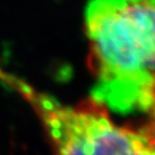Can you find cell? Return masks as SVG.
I'll return each mask as SVG.
<instances>
[{
  "instance_id": "6da1fadb",
  "label": "cell",
  "mask_w": 155,
  "mask_h": 155,
  "mask_svg": "<svg viewBox=\"0 0 155 155\" xmlns=\"http://www.w3.org/2000/svg\"><path fill=\"white\" fill-rule=\"evenodd\" d=\"M84 26L91 98L108 111L148 113L155 100V0H91Z\"/></svg>"
},
{
  "instance_id": "7a4b0ae2",
  "label": "cell",
  "mask_w": 155,
  "mask_h": 155,
  "mask_svg": "<svg viewBox=\"0 0 155 155\" xmlns=\"http://www.w3.org/2000/svg\"><path fill=\"white\" fill-rule=\"evenodd\" d=\"M0 81L32 107L51 140L54 155H133L144 140L141 129L117 126L108 110L92 98L71 107L1 69Z\"/></svg>"
},
{
  "instance_id": "3957f363",
  "label": "cell",
  "mask_w": 155,
  "mask_h": 155,
  "mask_svg": "<svg viewBox=\"0 0 155 155\" xmlns=\"http://www.w3.org/2000/svg\"><path fill=\"white\" fill-rule=\"evenodd\" d=\"M148 114H149V121L147 123V126H145L144 128H142V130L148 135L150 140L155 145V100L151 110L148 112Z\"/></svg>"
}]
</instances>
